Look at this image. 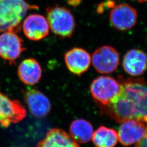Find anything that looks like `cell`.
I'll list each match as a JSON object with an SVG mask.
<instances>
[{
    "label": "cell",
    "mask_w": 147,
    "mask_h": 147,
    "mask_svg": "<svg viewBox=\"0 0 147 147\" xmlns=\"http://www.w3.org/2000/svg\"><path fill=\"white\" fill-rule=\"evenodd\" d=\"M118 80L121 92L109 104L100 107L102 112L119 123L136 119L147 124V81L133 78Z\"/></svg>",
    "instance_id": "6da1fadb"
},
{
    "label": "cell",
    "mask_w": 147,
    "mask_h": 147,
    "mask_svg": "<svg viewBox=\"0 0 147 147\" xmlns=\"http://www.w3.org/2000/svg\"><path fill=\"white\" fill-rule=\"evenodd\" d=\"M37 8L25 0H0V33L20 31L27 11Z\"/></svg>",
    "instance_id": "7a4b0ae2"
},
{
    "label": "cell",
    "mask_w": 147,
    "mask_h": 147,
    "mask_svg": "<svg viewBox=\"0 0 147 147\" xmlns=\"http://www.w3.org/2000/svg\"><path fill=\"white\" fill-rule=\"evenodd\" d=\"M47 19L53 33L61 38L71 37L75 21L71 11L64 7L55 5L47 8Z\"/></svg>",
    "instance_id": "3957f363"
},
{
    "label": "cell",
    "mask_w": 147,
    "mask_h": 147,
    "mask_svg": "<svg viewBox=\"0 0 147 147\" xmlns=\"http://www.w3.org/2000/svg\"><path fill=\"white\" fill-rule=\"evenodd\" d=\"M119 80L107 76H101L93 81L90 86L92 97L100 107L106 106L116 98L121 92Z\"/></svg>",
    "instance_id": "277c9868"
},
{
    "label": "cell",
    "mask_w": 147,
    "mask_h": 147,
    "mask_svg": "<svg viewBox=\"0 0 147 147\" xmlns=\"http://www.w3.org/2000/svg\"><path fill=\"white\" fill-rule=\"evenodd\" d=\"M26 110L18 100H11L0 92V125L7 127L22 121Z\"/></svg>",
    "instance_id": "5b68a950"
},
{
    "label": "cell",
    "mask_w": 147,
    "mask_h": 147,
    "mask_svg": "<svg viewBox=\"0 0 147 147\" xmlns=\"http://www.w3.org/2000/svg\"><path fill=\"white\" fill-rule=\"evenodd\" d=\"M92 63L95 70L101 74L115 71L119 64V55L115 48L105 45L98 48L92 55Z\"/></svg>",
    "instance_id": "8992f818"
},
{
    "label": "cell",
    "mask_w": 147,
    "mask_h": 147,
    "mask_svg": "<svg viewBox=\"0 0 147 147\" xmlns=\"http://www.w3.org/2000/svg\"><path fill=\"white\" fill-rule=\"evenodd\" d=\"M26 50L24 40L16 33L5 32L0 34V58L14 62Z\"/></svg>",
    "instance_id": "52a82bcc"
},
{
    "label": "cell",
    "mask_w": 147,
    "mask_h": 147,
    "mask_svg": "<svg viewBox=\"0 0 147 147\" xmlns=\"http://www.w3.org/2000/svg\"><path fill=\"white\" fill-rule=\"evenodd\" d=\"M137 19L136 11L131 6L125 3L115 5L110 14L111 24L119 31L131 29L136 24Z\"/></svg>",
    "instance_id": "ba28073f"
},
{
    "label": "cell",
    "mask_w": 147,
    "mask_h": 147,
    "mask_svg": "<svg viewBox=\"0 0 147 147\" xmlns=\"http://www.w3.org/2000/svg\"><path fill=\"white\" fill-rule=\"evenodd\" d=\"M145 123L136 119L121 123L118 132V140L124 146H129L139 142L146 134Z\"/></svg>",
    "instance_id": "9c48e42d"
},
{
    "label": "cell",
    "mask_w": 147,
    "mask_h": 147,
    "mask_svg": "<svg viewBox=\"0 0 147 147\" xmlns=\"http://www.w3.org/2000/svg\"><path fill=\"white\" fill-rule=\"evenodd\" d=\"M49 28L47 18L40 14L30 15L22 23L25 36L33 41H39L47 37Z\"/></svg>",
    "instance_id": "30bf717a"
},
{
    "label": "cell",
    "mask_w": 147,
    "mask_h": 147,
    "mask_svg": "<svg viewBox=\"0 0 147 147\" xmlns=\"http://www.w3.org/2000/svg\"><path fill=\"white\" fill-rule=\"evenodd\" d=\"M64 60L69 70L76 75H81L86 72L91 63L89 53L79 47H75L67 52Z\"/></svg>",
    "instance_id": "8fae6325"
},
{
    "label": "cell",
    "mask_w": 147,
    "mask_h": 147,
    "mask_svg": "<svg viewBox=\"0 0 147 147\" xmlns=\"http://www.w3.org/2000/svg\"><path fill=\"white\" fill-rule=\"evenodd\" d=\"M24 98L30 111L37 118H44L50 112L51 104L49 99L41 92L36 89H27Z\"/></svg>",
    "instance_id": "7c38bea8"
},
{
    "label": "cell",
    "mask_w": 147,
    "mask_h": 147,
    "mask_svg": "<svg viewBox=\"0 0 147 147\" xmlns=\"http://www.w3.org/2000/svg\"><path fill=\"white\" fill-rule=\"evenodd\" d=\"M123 67L132 76L141 75L147 69V55L140 50L132 49L127 52L123 61Z\"/></svg>",
    "instance_id": "4fadbf2b"
},
{
    "label": "cell",
    "mask_w": 147,
    "mask_h": 147,
    "mask_svg": "<svg viewBox=\"0 0 147 147\" xmlns=\"http://www.w3.org/2000/svg\"><path fill=\"white\" fill-rule=\"evenodd\" d=\"M37 147H80L71 136L63 130L54 128L49 130Z\"/></svg>",
    "instance_id": "5bb4252c"
},
{
    "label": "cell",
    "mask_w": 147,
    "mask_h": 147,
    "mask_svg": "<svg viewBox=\"0 0 147 147\" xmlns=\"http://www.w3.org/2000/svg\"><path fill=\"white\" fill-rule=\"evenodd\" d=\"M18 75L24 84L33 85L38 83L41 78L42 69L36 59L28 58L20 64L18 69Z\"/></svg>",
    "instance_id": "9a60e30c"
},
{
    "label": "cell",
    "mask_w": 147,
    "mask_h": 147,
    "mask_svg": "<svg viewBox=\"0 0 147 147\" xmlns=\"http://www.w3.org/2000/svg\"><path fill=\"white\" fill-rule=\"evenodd\" d=\"M70 135L76 142L86 143L92 138L93 127L89 121L83 119L74 121L69 127Z\"/></svg>",
    "instance_id": "2e32d148"
},
{
    "label": "cell",
    "mask_w": 147,
    "mask_h": 147,
    "mask_svg": "<svg viewBox=\"0 0 147 147\" xmlns=\"http://www.w3.org/2000/svg\"><path fill=\"white\" fill-rule=\"evenodd\" d=\"M92 141L96 147H115L118 141V133L113 129L100 126L93 133Z\"/></svg>",
    "instance_id": "e0dca14e"
},
{
    "label": "cell",
    "mask_w": 147,
    "mask_h": 147,
    "mask_svg": "<svg viewBox=\"0 0 147 147\" xmlns=\"http://www.w3.org/2000/svg\"><path fill=\"white\" fill-rule=\"evenodd\" d=\"M135 147H147V127L145 135L139 142L136 143Z\"/></svg>",
    "instance_id": "ac0fdd59"
},
{
    "label": "cell",
    "mask_w": 147,
    "mask_h": 147,
    "mask_svg": "<svg viewBox=\"0 0 147 147\" xmlns=\"http://www.w3.org/2000/svg\"><path fill=\"white\" fill-rule=\"evenodd\" d=\"M67 2L69 5L76 7L80 4L81 0H67Z\"/></svg>",
    "instance_id": "d6986e66"
},
{
    "label": "cell",
    "mask_w": 147,
    "mask_h": 147,
    "mask_svg": "<svg viewBox=\"0 0 147 147\" xmlns=\"http://www.w3.org/2000/svg\"><path fill=\"white\" fill-rule=\"evenodd\" d=\"M137 1H138L139 2L142 3V2H144L147 1V0H137Z\"/></svg>",
    "instance_id": "ffe728a7"
}]
</instances>
